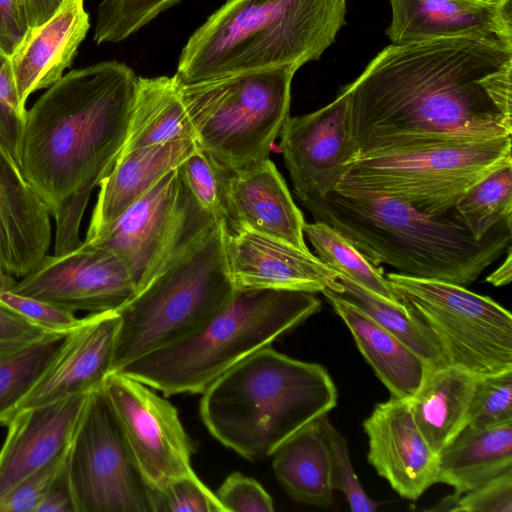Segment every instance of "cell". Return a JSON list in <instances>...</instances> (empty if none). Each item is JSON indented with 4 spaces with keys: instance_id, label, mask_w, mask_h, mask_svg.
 Instances as JSON below:
<instances>
[{
    "instance_id": "obj_1",
    "label": "cell",
    "mask_w": 512,
    "mask_h": 512,
    "mask_svg": "<svg viewBox=\"0 0 512 512\" xmlns=\"http://www.w3.org/2000/svg\"><path fill=\"white\" fill-rule=\"evenodd\" d=\"M344 88L355 160L512 134V49L487 42L390 44Z\"/></svg>"
},
{
    "instance_id": "obj_2",
    "label": "cell",
    "mask_w": 512,
    "mask_h": 512,
    "mask_svg": "<svg viewBox=\"0 0 512 512\" xmlns=\"http://www.w3.org/2000/svg\"><path fill=\"white\" fill-rule=\"evenodd\" d=\"M137 76L125 63L74 69L26 111L18 167L52 215L67 201L91 195L120 156Z\"/></svg>"
},
{
    "instance_id": "obj_3",
    "label": "cell",
    "mask_w": 512,
    "mask_h": 512,
    "mask_svg": "<svg viewBox=\"0 0 512 512\" xmlns=\"http://www.w3.org/2000/svg\"><path fill=\"white\" fill-rule=\"evenodd\" d=\"M313 215L348 238L374 265L400 274L472 284L511 244L512 226L501 225L476 241L454 208L441 215L363 191L335 190L299 200Z\"/></svg>"
},
{
    "instance_id": "obj_4",
    "label": "cell",
    "mask_w": 512,
    "mask_h": 512,
    "mask_svg": "<svg viewBox=\"0 0 512 512\" xmlns=\"http://www.w3.org/2000/svg\"><path fill=\"white\" fill-rule=\"evenodd\" d=\"M346 0H227L189 37L174 75L190 85L318 60L346 24Z\"/></svg>"
},
{
    "instance_id": "obj_5",
    "label": "cell",
    "mask_w": 512,
    "mask_h": 512,
    "mask_svg": "<svg viewBox=\"0 0 512 512\" xmlns=\"http://www.w3.org/2000/svg\"><path fill=\"white\" fill-rule=\"evenodd\" d=\"M202 394L200 416L209 433L250 461L271 456L337 404L336 386L323 366L270 346L235 364Z\"/></svg>"
},
{
    "instance_id": "obj_6",
    "label": "cell",
    "mask_w": 512,
    "mask_h": 512,
    "mask_svg": "<svg viewBox=\"0 0 512 512\" xmlns=\"http://www.w3.org/2000/svg\"><path fill=\"white\" fill-rule=\"evenodd\" d=\"M321 308L315 293L236 290L227 304L188 337L129 362L116 372L165 396L203 391L235 364L270 346Z\"/></svg>"
},
{
    "instance_id": "obj_7",
    "label": "cell",
    "mask_w": 512,
    "mask_h": 512,
    "mask_svg": "<svg viewBox=\"0 0 512 512\" xmlns=\"http://www.w3.org/2000/svg\"><path fill=\"white\" fill-rule=\"evenodd\" d=\"M235 291L223 231L217 226L116 310L111 372L188 337Z\"/></svg>"
},
{
    "instance_id": "obj_8",
    "label": "cell",
    "mask_w": 512,
    "mask_h": 512,
    "mask_svg": "<svg viewBox=\"0 0 512 512\" xmlns=\"http://www.w3.org/2000/svg\"><path fill=\"white\" fill-rule=\"evenodd\" d=\"M297 70L285 66L178 84L197 146L231 173L269 159L290 116Z\"/></svg>"
},
{
    "instance_id": "obj_9",
    "label": "cell",
    "mask_w": 512,
    "mask_h": 512,
    "mask_svg": "<svg viewBox=\"0 0 512 512\" xmlns=\"http://www.w3.org/2000/svg\"><path fill=\"white\" fill-rule=\"evenodd\" d=\"M511 136L397 150L351 162L336 190L405 201L420 212L451 211L477 181L512 164Z\"/></svg>"
},
{
    "instance_id": "obj_10",
    "label": "cell",
    "mask_w": 512,
    "mask_h": 512,
    "mask_svg": "<svg viewBox=\"0 0 512 512\" xmlns=\"http://www.w3.org/2000/svg\"><path fill=\"white\" fill-rule=\"evenodd\" d=\"M386 278L439 342L449 365L478 377L512 370V315L464 286L397 272Z\"/></svg>"
},
{
    "instance_id": "obj_11",
    "label": "cell",
    "mask_w": 512,
    "mask_h": 512,
    "mask_svg": "<svg viewBox=\"0 0 512 512\" xmlns=\"http://www.w3.org/2000/svg\"><path fill=\"white\" fill-rule=\"evenodd\" d=\"M217 226L177 167L99 237L85 243L115 254L126 266L137 293Z\"/></svg>"
},
{
    "instance_id": "obj_12",
    "label": "cell",
    "mask_w": 512,
    "mask_h": 512,
    "mask_svg": "<svg viewBox=\"0 0 512 512\" xmlns=\"http://www.w3.org/2000/svg\"><path fill=\"white\" fill-rule=\"evenodd\" d=\"M66 467L76 512H151V486L102 387L89 394Z\"/></svg>"
},
{
    "instance_id": "obj_13",
    "label": "cell",
    "mask_w": 512,
    "mask_h": 512,
    "mask_svg": "<svg viewBox=\"0 0 512 512\" xmlns=\"http://www.w3.org/2000/svg\"><path fill=\"white\" fill-rule=\"evenodd\" d=\"M132 450L138 467L152 488L194 473L192 443L176 408L144 383L119 372L102 385Z\"/></svg>"
},
{
    "instance_id": "obj_14",
    "label": "cell",
    "mask_w": 512,
    "mask_h": 512,
    "mask_svg": "<svg viewBox=\"0 0 512 512\" xmlns=\"http://www.w3.org/2000/svg\"><path fill=\"white\" fill-rule=\"evenodd\" d=\"M12 292L41 299L72 312L116 311L136 293L124 263L112 252L83 242L61 255H46L17 281Z\"/></svg>"
},
{
    "instance_id": "obj_15",
    "label": "cell",
    "mask_w": 512,
    "mask_h": 512,
    "mask_svg": "<svg viewBox=\"0 0 512 512\" xmlns=\"http://www.w3.org/2000/svg\"><path fill=\"white\" fill-rule=\"evenodd\" d=\"M279 136L284 164L298 200L335 191L356 158L345 88L324 107L289 116Z\"/></svg>"
},
{
    "instance_id": "obj_16",
    "label": "cell",
    "mask_w": 512,
    "mask_h": 512,
    "mask_svg": "<svg viewBox=\"0 0 512 512\" xmlns=\"http://www.w3.org/2000/svg\"><path fill=\"white\" fill-rule=\"evenodd\" d=\"M386 35L403 45L438 39H475L512 49V0H389Z\"/></svg>"
},
{
    "instance_id": "obj_17",
    "label": "cell",
    "mask_w": 512,
    "mask_h": 512,
    "mask_svg": "<svg viewBox=\"0 0 512 512\" xmlns=\"http://www.w3.org/2000/svg\"><path fill=\"white\" fill-rule=\"evenodd\" d=\"M228 269L236 290L336 291L339 274L310 250L249 229L223 233Z\"/></svg>"
},
{
    "instance_id": "obj_18",
    "label": "cell",
    "mask_w": 512,
    "mask_h": 512,
    "mask_svg": "<svg viewBox=\"0 0 512 512\" xmlns=\"http://www.w3.org/2000/svg\"><path fill=\"white\" fill-rule=\"evenodd\" d=\"M367 459L400 496L417 500L436 483L437 455L419 430L408 399L377 404L363 422Z\"/></svg>"
},
{
    "instance_id": "obj_19",
    "label": "cell",
    "mask_w": 512,
    "mask_h": 512,
    "mask_svg": "<svg viewBox=\"0 0 512 512\" xmlns=\"http://www.w3.org/2000/svg\"><path fill=\"white\" fill-rule=\"evenodd\" d=\"M118 326L116 311L90 313L84 317L67 335L61 350L17 412L101 388L111 373Z\"/></svg>"
},
{
    "instance_id": "obj_20",
    "label": "cell",
    "mask_w": 512,
    "mask_h": 512,
    "mask_svg": "<svg viewBox=\"0 0 512 512\" xmlns=\"http://www.w3.org/2000/svg\"><path fill=\"white\" fill-rule=\"evenodd\" d=\"M89 394L25 408L8 421L0 448V498L69 448Z\"/></svg>"
},
{
    "instance_id": "obj_21",
    "label": "cell",
    "mask_w": 512,
    "mask_h": 512,
    "mask_svg": "<svg viewBox=\"0 0 512 512\" xmlns=\"http://www.w3.org/2000/svg\"><path fill=\"white\" fill-rule=\"evenodd\" d=\"M49 209L0 145V270L23 278L41 263L51 242Z\"/></svg>"
},
{
    "instance_id": "obj_22",
    "label": "cell",
    "mask_w": 512,
    "mask_h": 512,
    "mask_svg": "<svg viewBox=\"0 0 512 512\" xmlns=\"http://www.w3.org/2000/svg\"><path fill=\"white\" fill-rule=\"evenodd\" d=\"M90 28L84 0H65L43 24L30 28L10 58L19 103L48 88L70 67Z\"/></svg>"
},
{
    "instance_id": "obj_23",
    "label": "cell",
    "mask_w": 512,
    "mask_h": 512,
    "mask_svg": "<svg viewBox=\"0 0 512 512\" xmlns=\"http://www.w3.org/2000/svg\"><path fill=\"white\" fill-rule=\"evenodd\" d=\"M228 196L240 228L309 250L304 241L303 214L270 159L230 173Z\"/></svg>"
},
{
    "instance_id": "obj_24",
    "label": "cell",
    "mask_w": 512,
    "mask_h": 512,
    "mask_svg": "<svg viewBox=\"0 0 512 512\" xmlns=\"http://www.w3.org/2000/svg\"><path fill=\"white\" fill-rule=\"evenodd\" d=\"M197 148L185 139L143 147L121 154L99 182V193L84 242L99 237L128 207L179 167Z\"/></svg>"
},
{
    "instance_id": "obj_25",
    "label": "cell",
    "mask_w": 512,
    "mask_h": 512,
    "mask_svg": "<svg viewBox=\"0 0 512 512\" xmlns=\"http://www.w3.org/2000/svg\"><path fill=\"white\" fill-rule=\"evenodd\" d=\"M350 330L356 345L391 397L409 399L430 369L408 347L339 293L321 292Z\"/></svg>"
},
{
    "instance_id": "obj_26",
    "label": "cell",
    "mask_w": 512,
    "mask_h": 512,
    "mask_svg": "<svg viewBox=\"0 0 512 512\" xmlns=\"http://www.w3.org/2000/svg\"><path fill=\"white\" fill-rule=\"evenodd\" d=\"M512 470V422L487 428L466 425L437 454L436 483L457 494Z\"/></svg>"
},
{
    "instance_id": "obj_27",
    "label": "cell",
    "mask_w": 512,
    "mask_h": 512,
    "mask_svg": "<svg viewBox=\"0 0 512 512\" xmlns=\"http://www.w3.org/2000/svg\"><path fill=\"white\" fill-rule=\"evenodd\" d=\"M479 377L453 365L428 371L408 399L413 418L437 455L467 425Z\"/></svg>"
},
{
    "instance_id": "obj_28",
    "label": "cell",
    "mask_w": 512,
    "mask_h": 512,
    "mask_svg": "<svg viewBox=\"0 0 512 512\" xmlns=\"http://www.w3.org/2000/svg\"><path fill=\"white\" fill-rule=\"evenodd\" d=\"M271 456L275 476L293 500L321 508L332 504V453L318 418L288 437Z\"/></svg>"
},
{
    "instance_id": "obj_29",
    "label": "cell",
    "mask_w": 512,
    "mask_h": 512,
    "mask_svg": "<svg viewBox=\"0 0 512 512\" xmlns=\"http://www.w3.org/2000/svg\"><path fill=\"white\" fill-rule=\"evenodd\" d=\"M185 139L195 132L174 76L138 77L121 154Z\"/></svg>"
},
{
    "instance_id": "obj_30",
    "label": "cell",
    "mask_w": 512,
    "mask_h": 512,
    "mask_svg": "<svg viewBox=\"0 0 512 512\" xmlns=\"http://www.w3.org/2000/svg\"><path fill=\"white\" fill-rule=\"evenodd\" d=\"M395 336L432 370L448 364L430 328L403 303L390 301L339 275L335 291Z\"/></svg>"
},
{
    "instance_id": "obj_31",
    "label": "cell",
    "mask_w": 512,
    "mask_h": 512,
    "mask_svg": "<svg viewBox=\"0 0 512 512\" xmlns=\"http://www.w3.org/2000/svg\"><path fill=\"white\" fill-rule=\"evenodd\" d=\"M68 334L50 333L0 356V425H6L16 414Z\"/></svg>"
},
{
    "instance_id": "obj_32",
    "label": "cell",
    "mask_w": 512,
    "mask_h": 512,
    "mask_svg": "<svg viewBox=\"0 0 512 512\" xmlns=\"http://www.w3.org/2000/svg\"><path fill=\"white\" fill-rule=\"evenodd\" d=\"M304 236L326 266L364 288L396 303H402L381 267L374 265L344 235L325 222L304 223Z\"/></svg>"
},
{
    "instance_id": "obj_33",
    "label": "cell",
    "mask_w": 512,
    "mask_h": 512,
    "mask_svg": "<svg viewBox=\"0 0 512 512\" xmlns=\"http://www.w3.org/2000/svg\"><path fill=\"white\" fill-rule=\"evenodd\" d=\"M454 211L476 241L501 225L512 226V164L473 184L458 200Z\"/></svg>"
},
{
    "instance_id": "obj_34",
    "label": "cell",
    "mask_w": 512,
    "mask_h": 512,
    "mask_svg": "<svg viewBox=\"0 0 512 512\" xmlns=\"http://www.w3.org/2000/svg\"><path fill=\"white\" fill-rule=\"evenodd\" d=\"M178 169L192 195L213 217L223 233L240 229L228 196L231 172L198 146Z\"/></svg>"
},
{
    "instance_id": "obj_35",
    "label": "cell",
    "mask_w": 512,
    "mask_h": 512,
    "mask_svg": "<svg viewBox=\"0 0 512 512\" xmlns=\"http://www.w3.org/2000/svg\"><path fill=\"white\" fill-rule=\"evenodd\" d=\"M180 1L102 0L97 11L93 40L98 45L121 42Z\"/></svg>"
},
{
    "instance_id": "obj_36",
    "label": "cell",
    "mask_w": 512,
    "mask_h": 512,
    "mask_svg": "<svg viewBox=\"0 0 512 512\" xmlns=\"http://www.w3.org/2000/svg\"><path fill=\"white\" fill-rule=\"evenodd\" d=\"M512 422V370L479 377L467 425L487 428Z\"/></svg>"
},
{
    "instance_id": "obj_37",
    "label": "cell",
    "mask_w": 512,
    "mask_h": 512,
    "mask_svg": "<svg viewBox=\"0 0 512 512\" xmlns=\"http://www.w3.org/2000/svg\"><path fill=\"white\" fill-rule=\"evenodd\" d=\"M151 512H225L196 473L177 477L161 488L151 487Z\"/></svg>"
},
{
    "instance_id": "obj_38",
    "label": "cell",
    "mask_w": 512,
    "mask_h": 512,
    "mask_svg": "<svg viewBox=\"0 0 512 512\" xmlns=\"http://www.w3.org/2000/svg\"><path fill=\"white\" fill-rule=\"evenodd\" d=\"M318 419L329 441L332 453L333 489L339 490L346 497L351 511H376L378 504L366 494L353 470L346 439L331 424L327 414Z\"/></svg>"
},
{
    "instance_id": "obj_39",
    "label": "cell",
    "mask_w": 512,
    "mask_h": 512,
    "mask_svg": "<svg viewBox=\"0 0 512 512\" xmlns=\"http://www.w3.org/2000/svg\"><path fill=\"white\" fill-rule=\"evenodd\" d=\"M436 511L512 512V470L465 492L453 493L434 507Z\"/></svg>"
},
{
    "instance_id": "obj_40",
    "label": "cell",
    "mask_w": 512,
    "mask_h": 512,
    "mask_svg": "<svg viewBox=\"0 0 512 512\" xmlns=\"http://www.w3.org/2000/svg\"><path fill=\"white\" fill-rule=\"evenodd\" d=\"M26 111L19 103L10 58L0 52V145L17 166Z\"/></svg>"
},
{
    "instance_id": "obj_41",
    "label": "cell",
    "mask_w": 512,
    "mask_h": 512,
    "mask_svg": "<svg viewBox=\"0 0 512 512\" xmlns=\"http://www.w3.org/2000/svg\"><path fill=\"white\" fill-rule=\"evenodd\" d=\"M0 303L49 333L68 334L83 321L68 309L12 291L0 294Z\"/></svg>"
},
{
    "instance_id": "obj_42",
    "label": "cell",
    "mask_w": 512,
    "mask_h": 512,
    "mask_svg": "<svg viewBox=\"0 0 512 512\" xmlns=\"http://www.w3.org/2000/svg\"><path fill=\"white\" fill-rule=\"evenodd\" d=\"M68 450L69 448L26 476L3 495L0 498V512H35L64 467Z\"/></svg>"
},
{
    "instance_id": "obj_43",
    "label": "cell",
    "mask_w": 512,
    "mask_h": 512,
    "mask_svg": "<svg viewBox=\"0 0 512 512\" xmlns=\"http://www.w3.org/2000/svg\"><path fill=\"white\" fill-rule=\"evenodd\" d=\"M225 512H272L273 500L262 485L239 472L230 474L215 493Z\"/></svg>"
},
{
    "instance_id": "obj_44",
    "label": "cell",
    "mask_w": 512,
    "mask_h": 512,
    "mask_svg": "<svg viewBox=\"0 0 512 512\" xmlns=\"http://www.w3.org/2000/svg\"><path fill=\"white\" fill-rule=\"evenodd\" d=\"M29 29L21 0H0V52L11 58Z\"/></svg>"
},
{
    "instance_id": "obj_45",
    "label": "cell",
    "mask_w": 512,
    "mask_h": 512,
    "mask_svg": "<svg viewBox=\"0 0 512 512\" xmlns=\"http://www.w3.org/2000/svg\"><path fill=\"white\" fill-rule=\"evenodd\" d=\"M49 332L0 303V344H28Z\"/></svg>"
},
{
    "instance_id": "obj_46",
    "label": "cell",
    "mask_w": 512,
    "mask_h": 512,
    "mask_svg": "<svg viewBox=\"0 0 512 512\" xmlns=\"http://www.w3.org/2000/svg\"><path fill=\"white\" fill-rule=\"evenodd\" d=\"M35 512H76L66 463Z\"/></svg>"
},
{
    "instance_id": "obj_47",
    "label": "cell",
    "mask_w": 512,
    "mask_h": 512,
    "mask_svg": "<svg viewBox=\"0 0 512 512\" xmlns=\"http://www.w3.org/2000/svg\"><path fill=\"white\" fill-rule=\"evenodd\" d=\"M30 28L47 21L65 0H21Z\"/></svg>"
},
{
    "instance_id": "obj_48",
    "label": "cell",
    "mask_w": 512,
    "mask_h": 512,
    "mask_svg": "<svg viewBox=\"0 0 512 512\" xmlns=\"http://www.w3.org/2000/svg\"><path fill=\"white\" fill-rule=\"evenodd\" d=\"M506 257L504 261L486 278L485 282H488L496 287H501L509 284L512 279V251L511 245L506 249Z\"/></svg>"
},
{
    "instance_id": "obj_49",
    "label": "cell",
    "mask_w": 512,
    "mask_h": 512,
    "mask_svg": "<svg viewBox=\"0 0 512 512\" xmlns=\"http://www.w3.org/2000/svg\"><path fill=\"white\" fill-rule=\"evenodd\" d=\"M16 283L15 277L0 270V294L12 291Z\"/></svg>"
},
{
    "instance_id": "obj_50",
    "label": "cell",
    "mask_w": 512,
    "mask_h": 512,
    "mask_svg": "<svg viewBox=\"0 0 512 512\" xmlns=\"http://www.w3.org/2000/svg\"><path fill=\"white\" fill-rule=\"evenodd\" d=\"M25 345V344H23ZM23 345L20 344H0V356L4 355L14 349H17Z\"/></svg>"
},
{
    "instance_id": "obj_51",
    "label": "cell",
    "mask_w": 512,
    "mask_h": 512,
    "mask_svg": "<svg viewBox=\"0 0 512 512\" xmlns=\"http://www.w3.org/2000/svg\"><path fill=\"white\" fill-rule=\"evenodd\" d=\"M474 1L484 2V3H502V2L511 1V0H474Z\"/></svg>"
}]
</instances>
